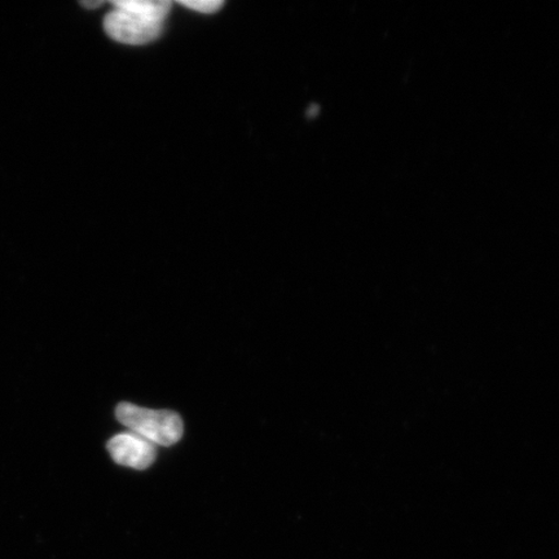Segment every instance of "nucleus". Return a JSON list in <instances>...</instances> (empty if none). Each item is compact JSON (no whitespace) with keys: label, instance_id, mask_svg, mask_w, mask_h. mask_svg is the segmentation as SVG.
I'll return each instance as SVG.
<instances>
[{"label":"nucleus","instance_id":"f257e3e1","mask_svg":"<svg viewBox=\"0 0 559 559\" xmlns=\"http://www.w3.org/2000/svg\"><path fill=\"white\" fill-rule=\"evenodd\" d=\"M169 0H120L104 19V29L111 39L130 46L156 40L171 10Z\"/></svg>","mask_w":559,"mask_h":559},{"label":"nucleus","instance_id":"f03ea898","mask_svg":"<svg viewBox=\"0 0 559 559\" xmlns=\"http://www.w3.org/2000/svg\"><path fill=\"white\" fill-rule=\"evenodd\" d=\"M116 416L131 432L155 445H173L183 436V421L170 411H153L121 403Z\"/></svg>","mask_w":559,"mask_h":559},{"label":"nucleus","instance_id":"7ed1b4c3","mask_svg":"<svg viewBox=\"0 0 559 559\" xmlns=\"http://www.w3.org/2000/svg\"><path fill=\"white\" fill-rule=\"evenodd\" d=\"M108 451L117 464L136 471L148 469L155 463L157 456L155 444L134 435V432H122V435L111 438L108 443Z\"/></svg>","mask_w":559,"mask_h":559},{"label":"nucleus","instance_id":"20e7f679","mask_svg":"<svg viewBox=\"0 0 559 559\" xmlns=\"http://www.w3.org/2000/svg\"><path fill=\"white\" fill-rule=\"evenodd\" d=\"M179 3L187 7V9H191L200 13H214L219 11L221 7L225 4L221 2V0H185V2Z\"/></svg>","mask_w":559,"mask_h":559}]
</instances>
